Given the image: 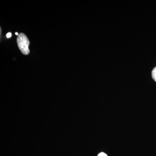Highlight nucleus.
Wrapping results in <instances>:
<instances>
[{"instance_id":"1","label":"nucleus","mask_w":156,"mask_h":156,"mask_svg":"<svg viewBox=\"0 0 156 156\" xmlns=\"http://www.w3.org/2000/svg\"><path fill=\"white\" fill-rule=\"evenodd\" d=\"M17 42L18 48L21 53L24 55H28L30 51L29 49V40L25 34L20 33L17 37Z\"/></svg>"},{"instance_id":"3","label":"nucleus","mask_w":156,"mask_h":156,"mask_svg":"<svg viewBox=\"0 0 156 156\" xmlns=\"http://www.w3.org/2000/svg\"><path fill=\"white\" fill-rule=\"evenodd\" d=\"M98 156H108V155L106 154L105 153L101 152L100 153V154H98Z\"/></svg>"},{"instance_id":"4","label":"nucleus","mask_w":156,"mask_h":156,"mask_svg":"<svg viewBox=\"0 0 156 156\" xmlns=\"http://www.w3.org/2000/svg\"><path fill=\"white\" fill-rule=\"evenodd\" d=\"M11 33H8V34H7V35H6V37H7V38H10L11 37Z\"/></svg>"},{"instance_id":"2","label":"nucleus","mask_w":156,"mask_h":156,"mask_svg":"<svg viewBox=\"0 0 156 156\" xmlns=\"http://www.w3.org/2000/svg\"><path fill=\"white\" fill-rule=\"evenodd\" d=\"M152 76L154 80L156 82V67L152 71Z\"/></svg>"},{"instance_id":"5","label":"nucleus","mask_w":156,"mask_h":156,"mask_svg":"<svg viewBox=\"0 0 156 156\" xmlns=\"http://www.w3.org/2000/svg\"><path fill=\"white\" fill-rule=\"evenodd\" d=\"M15 34H16V35H18V34L17 33V32L15 33Z\"/></svg>"}]
</instances>
